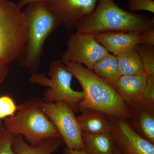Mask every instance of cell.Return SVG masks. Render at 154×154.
I'll return each instance as SVG.
<instances>
[{
	"instance_id": "cell-13",
	"label": "cell",
	"mask_w": 154,
	"mask_h": 154,
	"mask_svg": "<svg viewBox=\"0 0 154 154\" xmlns=\"http://www.w3.org/2000/svg\"><path fill=\"white\" fill-rule=\"evenodd\" d=\"M81 115L76 116L82 132L99 134L111 132L113 122L110 116L94 109H85Z\"/></svg>"
},
{
	"instance_id": "cell-11",
	"label": "cell",
	"mask_w": 154,
	"mask_h": 154,
	"mask_svg": "<svg viewBox=\"0 0 154 154\" xmlns=\"http://www.w3.org/2000/svg\"><path fill=\"white\" fill-rule=\"evenodd\" d=\"M99 0H47L66 29H75L80 21L95 10Z\"/></svg>"
},
{
	"instance_id": "cell-18",
	"label": "cell",
	"mask_w": 154,
	"mask_h": 154,
	"mask_svg": "<svg viewBox=\"0 0 154 154\" xmlns=\"http://www.w3.org/2000/svg\"><path fill=\"white\" fill-rule=\"evenodd\" d=\"M116 56L121 76L146 74L140 57L134 48Z\"/></svg>"
},
{
	"instance_id": "cell-6",
	"label": "cell",
	"mask_w": 154,
	"mask_h": 154,
	"mask_svg": "<svg viewBox=\"0 0 154 154\" xmlns=\"http://www.w3.org/2000/svg\"><path fill=\"white\" fill-rule=\"evenodd\" d=\"M49 78L42 74L33 73L29 78L30 83L48 87L42 98L45 103L65 102L79 113L78 106L84 98L83 91H74L71 87L72 75L60 60H55L51 64L48 72Z\"/></svg>"
},
{
	"instance_id": "cell-2",
	"label": "cell",
	"mask_w": 154,
	"mask_h": 154,
	"mask_svg": "<svg viewBox=\"0 0 154 154\" xmlns=\"http://www.w3.org/2000/svg\"><path fill=\"white\" fill-rule=\"evenodd\" d=\"M62 62L82 88L84 98L78 105L79 112L85 109H94L115 118L129 120L127 104L113 87L82 65Z\"/></svg>"
},
{
	"instance_id": "cell-7",
	"label": "cell",
	"mask_w": 154,
	"mask_h": 154,
	"mask_svg": "<svg viewBox=\"0 0 154 154\" xmlns=\"http://www.w3.org/2000/svg\"><path fill=\"white\" fill-rule=\"evenodd\" d=\"M42 107L58 131L66 148L84 149L82 131L72 108L63 102L42 103Z\"/></svg>"
},
{
	"instance_id": "cell-28",
	"label": "cell",
	"mask_w": 154,
	"mask_h": 154,
	"mask_svg": "<svg viewBox=\"0 0 154 154\" xmlns=\"http://www.w3.org/2000/svg\"><path fill=\"white\" fill-rule=\"evenodd\" d=\"M153 1H154V0H153Z\"/></svg>"
},
{
	"instance_id": "cell-15",
	"label": "cell",
	"mask_w": 154,
	"mask_h": 154,
	"mask_svg": "<svg viewBox=\"0 0 154 154\" xmlns=\"http://www.w3.org/2000/svg\"><path fill=\"white\" fill-rule=\"evenodd\" d=\"M64 144L61 138H57L42 141L33 146L25 141L21 135H14L13 147L15 154H52L59 150Z\"/></svg>"
},
{
	"instance_id": "cell-22",
	"label": "cell",
	"mask_w": 154,
	"mask_h": 154,
	"mask_svg": "<svg viewBox=\"0 0 154 154\" xmlns=\"http://www.w3.org/2000/svg\"><path fill=\"white\" fill-rule=\"evenodd\" d=\"M128 9L132 13L146 11L154 13V1L153 0H128Z\"/></svg>"
},
{
	"instance_id": "cell-17",
	"label": "cell",
	"mask_w": 154,
	"mask_h": 154,
	"mask_svg": "<svg viewBox=\"0 0 154 154\" xmlns=\"http://www.w3.org/2000/svg\"><path fill=\"white\" fill-rule=\"evenodd\" d=\"M93 72L99 78L114 87L121 76L117 56L109 54L94 65Z\"/></svg>"
},
{
	"instance_id": "cell-27",
	"label": "cell",
	"mask_w": 154,
	"mask_h": 154,
	"mask_svg": "<svg viewBox=\"0 0 154 154\" xmlns=\"http://www.w3.org/2000/svg\"><path fill=\"white\" fill-rule=\"evenodd\" d=\"M121 154L120 153L119 151L116 148V146L115 147V154Z\"/></svg>"
},
{
	"instance_id": "cell-21",
	"label": "cell",
	"mask_w": 154,
	"mask_h": 154,
	"mask_svg": "<svg viewBox=\"0 0 154 154\" xmlns=\"http://www.w3.org/2000/svg\"><path fill=\"white\" fill-rule=\"evenodd\" d=\"M14 136L4 126L0 127V154H15L13 147Z\"/></svg>"
},
{
	"instance_id": "cell-19",
	"label": "cell",
	"mask_w": 154,
	"mask_h": 154,
	"mask_svg": "<svg viewBox=\"0 0 154 154\" xmlns=\"http://www.w3.org/2000/svg\"><path fill=\"white\" fill-rule=\"evenodd\" d=\"M134 49L139 56L146 74L154 76V45L144 44L137 45Z\"/></svg>"
},
{
	"instance_id": "cell-5",
	"label": "cell",
	"mask_w": 154,
	"mask_h": 154,
	"mask_svg": "<svg viewBox=\"0 0 154 154\" xmlns=\"http://www.w3.org/2000/svg\"><path fill=\"white\" fill-rule=\"evenodd\" d=\"M26 39L23 11L10 0H0V62L8 65L17 59Z\"/></svg>"
},
{
	"instance_id": "cell-14",
	"label": "cell",
	"mask_w": 154,
	"mask_h": 154,
	"mask_svg": "<svg viewBox=\"0 0 154 154\" xmlns=\"http://www.w3.org/2000/svg\"><path fill=\"white\" fill-rule=\"evenodd\" d=\"M148 76L146 74L122 75L113 87L125 102L141 99Z\"/></svg>"
},
{
	"instance_id": "cell-20",
	"label": "cell",
	"mask_w": 154,
	"mask_h": 154,
	"mask_svg": "<svg viewBox=\"0 0 154 154\" xmlns=\"http://www.w3.org/2000/svg\"><path fill=\"white\" fill-rule=\"evenodd\" d=\"M18 107L10 96L7 95L0 96V120L14 116L18 110Z\"/></svg>"
},
{
	"instance_id": "cell-26",
	"label": "cell",
	"mask_w": 154,
	"mask_h": 154,
	"mask_svg": "<svg viewBox=\"0 0 154 154\" xmlns=\"http://www.w3.org/2000/svg\"><path fill=\"white\" fill-rule=\"evenodd\" d=\"M63 154H88L84 150H77L72 149L65 148L64 149Z\"/></svg>"
},
{
	"instance_id": "cell-24",
	"label": "cell",
	"mask_w": 154,
	"mask_h": 154,
	"mask_svg": "<svg viewBox=\"0 0 154 154\" xmlns=\"http://www.w3.org/2000/svg\"><path fill=\"white\" fill-rule=\"evenodd\" d=\"M9 73L8 65L0 62V86L6 79Z\"/></svg>"
},
{
	"instance_id": "cell-12",
	"label": "cell",
	"mask_w": 154,
	"mask_h": 154,
	"mask_svg": "<svg viewBox=\"0 0 154 154\" xmlns=\"http://www.w3.org/2000/svg\"><path fill=\"white\" fill-rule=\"evenodd\" d=\"M126 103L130 124L140 136L154 144V103L143 99Z\"/></svg>"
},
{
	"instance_id": "cell-3",
	"label": "cell",
	"mask_w": 154,
	"mask_h": 154,
	"mask_svg": "<svg viewBox=\"0 0 154 154\" xmlns=\"http://www.w3.org/2000/svg\"><path fill=\"white\" fill-rule=\"evenodd\" d=\"M154 28V19L149 16L125 11L114 0H99L95 10L82 19L75 29L78 33L94 35L107 32H142Z\"/></svg>"
},
{
	"instance_id": "cell-9",
	"label": "cell",
	"mask_w": 154,
	"mask_h": 154,
	"mask_svg": "<svg viewBox=\"0 0 154 154\" xmlns=\"http://www.w3.org/2000/svg\"><path fill=\"white\" fill-rule=\"evenodd\" d=\"M111 131L116 148L121 154H154V144L136 132L128 120L111 116Z\"/></svg>"
},
{
	"instance_id": "cell-8",
	"label": "cell",
	"mask_w": 154,
	"mask_h": 154,
	"mask_svg": "<svg viewBox=\"0 0 154 154\" xmlns=\"http://www.w3.org/2000/svg\"><path fill=\"white\" fill-rule=\"evenodd\" d=\"M67 48L62 55V61L84 64L90 70L102 57L110 53L92 34L73 33L67 42Z\"/></svg>"
},
{
	"instance_id": "cell-23",
	"label": "cell",
	"mask_w": 154,
	"mask_h": 154,
	"mask_svg": "<svg viewBox=\"0 0 154 154\" xmlns=\"http://www.w3.org/2000/svg\"><path fill=\"white\" fill-rule=\"evenodd\" d=\"M140 99L154 103V76L148 77Z\"/></svg>"
},
{
	"instance_id": "cell-1",
	"label": "cell",
	"mask_w": 154,
	"mask_h": 154,
	"mask_svg": "<svg viewBox=\"0 0 154 154\" xmlns=\"http://www.w3.org/2000/svg\"><path fill=\"white\" fill-rule=\"evenodd\" d=\"M26 39L17 60L21 66L36 73L43 54L45 42L50 34L63 22L47 2L29 4L23 11Z\"/></svg>"
},
{
	"instance_id": "cell-25",
	"label": "cell",
	"mask_w": 154,
	"mask_h": 154,
	"mask_svg": "<svg viewBox=\"0 0 154 154\" xmlns=\"http://www.w3.org/2000/svg\"><path fill=\"white\" fill-rule=\"evenodd\" d=\"M47 0H20L17 5L19 8L22 9L25 6L28 5L29 4L38 2H47Z\"/></svg>"
},
{
	"instance_id": "cell-16",
	"label": "cell",
	"mask_w": 154,
	"mask_h": 154,
	"mask_svg": "<svg viewBox=\"0 0 154 154\" xmlns=\"http://www.w3.org/2000/svg\"><path fill=\"white\" fill-rule=\"evenodd\" d=\"M84 149L88 154H114L115 144L111 132L99 134L82 132Z\"/></svg>"
},
{
	"instance_id": "cell-10",
	"label": "cell",
	"mask_w": 154,
	"mask_h": 154,
	"mask_svg": "<svg viewBox=\"0 0 154 154\" xmlns=\"http://www.w3.org/2000/svg\"><path fill=\"white\" fill-rule=\"evenodd\" d=\"M93 35L98 42L116 56L133 49L137 44L154 45V28L142 32H107Z\"/></svg>"
},
{
	"instance_id": "cell-4",
	"label": "cell",
	"mask_w": 154,
	"mask_h": 154,
	"mask_svg": "<svg viewBox=\"0 0 154 154\" xmlns=\"http://www.w3.org/2000/svg\"><path fill=\"white\" fill-rule=\"evenodd\" d=\"M43 102L42 98L36 97L22 103L14 116L5 119L3 126L12 134L22 135L33 146L44 140L61 138L42 110Z\"/></svg>"
}]
</instances>
